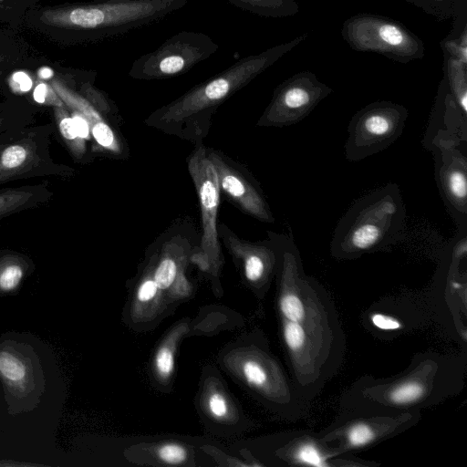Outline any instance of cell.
<instances>
[{
	"label": "cell",
	"instance_id": "obj_28",
	"mask_svg": "<svg viewBox=\"0 0 467 467\" xmlns=\"http://www.w3.org/2000/svg\"><path fill=\"white\" fill-rule=\"evenodd\" d=\"M243 373L246 381L255 387L264 386L267 379V376L262 366L253 360H248L244 363Z\"/></svg>",
	"mask_w": 467,
	"mask_h": 467
},
{
	"label": "cell",
	"instance_id": "obj_20",
	"mask_svg": "<svg viewBox=\"0 0 467 467\" xmlns=\"http://www.w3.org/2000/svg\"><path fill=\"white\" fill-rule=\"evenodd\" d=\"M444 79L459 110L467 118V64L443 53Z\"/></svg>",
	"mask_w": 467,
	"mask_h": 467
},
{
	"label": "cell",
	"instance_id": "obj_7",
	"mask_svg": "<svg viewBox=\"0 0 467 467\" xmlns=\"http://www.w3.org/2000/svg\"><path fill=\"white\" fill-rule=\"evenodd\" d=\"M408 109L389 100L372 102L351 118L344 150L349 161H358L386 150L402 134Z\"/></svg>",
	"mask_w": 467,
	"mask_h": 467
},
{
	"label": "cell",
	"instance_id": "obj_2",
	"mask_svg": "<svg viewBox=\"0 0 467 467\" xmlns=\"http://www.w3.org/2000/svg\"><path fill=\"white\" fill-rule=\"evenodd\" d=\"M187 1L72 4L42 8L30 16L41 29L61 30L65 41L93 42L158 22L182 8Z\"/></svg>",
	"mask_w": 467,
	"mask_h": 467
},
{
	"label": "cell",
	"instance_id": "obj_5",
	"mask_svg": "<svg viewBox=\"0 0 467 467\" xmlns=\"http://www.w3.org/2000/svg\"><path fill=\"white\" fill-rule=\"evenodd\" d=\"M341 36L354 50L409 63L425 56L423 41L402 23L376 14L359 13L345 20Z\"/></svg>",
	"mask_w": 467,
	"mask_h": 467
},
{
	"label": "cell",
	"instance_id": "obj_15",
	"mask_svg": "<svg viewBox=\"0 0 467 467\" xmlns=\"http://www.w3.org/2000/svg\"><path fill=\"white\" fill-rule=\"evenodd\" d=\"M54 192L47 182L0 189V222L50 202Z\"/></svg>",
	"mask_w": 467,
	"mask_h": 467
},
{
	"label": "cell",
	"instance_id": "obj_21",
	"mask_svg": "<svg viewBox=\"0 0 467 467\" xmlns=\"http://www.w3.org/2000/svg\"><path fill=\"white\" fill-rule=\"evenodd\" d=\"M237 8L251 14L272 18L287 17L299 12L295 0H226Z\"/></svg>",
	"mask_w": 467,
	"mask_h": 467
},
{
	"label": "cell",
	"instance_id": "obj_30",
	"mask_svg": "<svg viewBox=\"0 0 467 467\" xmlns=\"http://www.w3.org/2000/svg\"><path fill=\"white\" fill-rule=\"evenodd\" d=\"M155 366L160 376L168 378L174 366L172 352L167 348H161L156 355Z\"/></svg>",
	"mask_w": 467,
	"mask_h": 467
},
{
	"label": "cell",
	"instance_id": "obj_17",
	"mask_svg": "<svg viewBox=\"0 0 467 467\" xmlns=\"http://www.w3.org/2000/svg\"><path fill=\"white\" fill-rule=\"evenodd\" d=\"M185 241L181 236H174L163 245L152 276L159 289H167L178 280L181 284L185 283L181 273V265L186 254Z\"/></svg>",
	"mask_w": 467,
	"mask_h": 467
},
{
	"label": "cell",
	"instance_id": "obj_19",
	"mask_svg": "<svg viewBox=\"0 0 467 467\" xmlns=\"http://www.w3.org/2000/svg\"><path fill=\"white\" fill-rule=\"evenodd\" d=\"M38 109L28 100L11 98L0 103V132L26 128L36 121Z\"/></svg>",
	"mask_w": 467,
	"mask_h": 467
},
{
	"label": "cell",
	"instance_id": "obj_37",
	"mask_svg": "<svg viewBox=\"0 0 467 467\" xmlns=\"http://www.w3.org/2000/svg\"><path fill=\"white\" fill-rule=\"evenodd\" d=\"M160 1L165 2V3H172V2L184 1V0H160Z\"/></svg>",
	"mask_w": 467,
	"mask_h": 467
},
{
	"label": "cell",
	"instance_id": "obj_13",
	"mask_svg": "<svg viewBox=\"0 0 467 467\" xmlns=\"http://www.w3.org/2000/svg\"><path fill=\"white\" fill-rule=\"evenodd\" d=\"M48 84L69 110L79 113L86 119L90 135L100 149L113 154L120 151L118 138L103 114L77 90L74 80L57 76Z\"/></svg>",
	"mask_w": 467,
	"mask_h": 467
},
{
	"label": "cell",
	"instance_id": "obj_35",
	"mask_svg": "<svg viewBox=\"0 0 467 467\" xmlns=\"http://www.w3.org/2000/svg\"><path fill=\"white\" fill-rule=\"evenodd\" d=\"M7 60L8 57L0 46V87L2 85L4 78L5 77L7 71L11 67L10 63L7 62Z\"/></svg>",
	"mask_w": 467,
	"mask_h": 467
},
{
	"label": "cell",
	"instance_id": "obj_32",
	"mask_svg": "<svg viewBox=\"0 0 467 467\" xmlns=\"http://www.w3.org/2000/svg\"><path fill=\"white\" fill-rule=\"evenodd\" d=\"M158 286L152 278L145 279L139 286L137 296L140 301L147 302L152 299L158 291Z\"/></svg>",
	"mask_w": 467,
	"mask_h": 467
},
{
	"label": "cell",
	"instance_id": "obj_10",
	"mask_svg": "<svg viewBox=\"0 0 467 467\" xmlns=\"http://www.w3.org/2000/svg\"><path fill=\"white\" fill-rule=\"evenodd\" d=\"M188 171L200 203L202 236L200 250L192 259L202 268H210L219 260L221 248L217 231L220 189L214 167L206 148L197 144L188 161Z\"/></svg>",
	"mask_w": 467,
	"mask_h": 467
},
{
	"label": "cell",
	"instance_id": "obj_9",
	"mask_svg": "<svg viewBox=\"0 0 467 467\" xmlns=\"http://www.w3.org/2000/svg\"><path fill=\"white\" fill-rule=\"evenodd\" d=\"M462 138L438 130L424 142L433 153L435 175L444 203L460 227L467 223V154Z\"/></svg>",
	"mask_w": 467,
	"mask_h": 467
},
{
	"label": "cell",
	"instance_id": "obj_36",
	"mask_svg": "<svg viewBox=\"0 0 467 467\" xmlns=\"http://www.w3.org/2000/svg\"><path fill=\"white\" fill-rule=\"evenodd\" d=\"M131 1H138V0H100V2H109V3H127Z\"/></svg>",
	"mask_w": 467,
	"mask_h": 467
},
{
	"label": "cell",
	"instance_id": "obj_14",
	"mask_svg": "<svg viewBox=\"0 0 467 467\" xmlns=\"http://www.w3.org/2000/svg\"><path fill=\"white\" fill-rule=\"evenodd\" d=\"M218 236L236 257L242 260L244 274L250 282L265 278L277 263V251L268 237L261 243H251L233 233L225 224L217 223Z\"/></svg>",
	"mask_w": 467,
	"mask_h": 467
},
{
	"label": "cell",
	"instance_id": "obj_18",
	"mask_svg": "<svg viewBox=\"0 0 467 467\" xmlns=\"http://www.w3.org/2000/svg\"><path fill=\"white\" fill-rule=\"evenodd\" d=\"M59 134L72 159L77 163L89 161L86 140L80 135L70 110L60 99L51 105Z\"/></svg>",
	"mask_w": 467,
	"mask_h": 467
},
{
	"label": "cell",
	"instance_id": "obj_16",
	"mask_svg": "<svg viewBox=\"0 0 467 467\" xmlns=\"http://www.w3.org/2000/svg\"><path fill=\"white\" fill-rule=\"evenodd\" d=\"M36 269L33 259L21 252L0 250V297L16 294Z\"/></svg>",
	"mask_w": 467,
	"mask_h": 467
},
{
	"label": "cell",
	"instance_id": "obj_22",
	"mask_svg": "<svg viewBox=\"0 0 467 467\" xmlns=\"http://www.w3.org/2000/svg\"><path fill=\"white\" fill-rule=\"evenodd\" d=\"M421 9L439 21L451 18L454 20L453 26H461V22H466L467 0H404Z\"/></svg>",
	"mask_w": 467,
	"mask_h": 467
},
{
	"label": "cell",
	"instance_id": "obj_23",
	"mask_svg": "<svg viewBox=\"0 0 467 467\" xmlns=\"http://www.w3.org/2000/svg\"><path fill=\"white\" fill-rule=\"evenodd\" d=\"M424 394V386L417 381H406L395 387L390 400L398 405H406L420 400Z\"/></svg>",
	"mask_w": 467,
	"mask_h": 467
},
{
	"label": "cell",
	"instance_id": "obj_25",
	"mask_svg": "<svg viewBox=\"0 0 467 467\" xmlns=\"http://www.w3.org/2000/svg\"><path fill=\"white\" fill-rule=\"evenodd\" d=\"M284 338L287 348L296 353L301 351L306 343V331L301 323L285 320Z\"/></svg>",
	"mask_w": 467,
	"mask_h": 467
},
{
	"label": "cell",
	"instance_id": "obj_11",
	"mask_svg": "<svg viewBox=\"0 0 467 467\" xmlns=\"http://www.w3.org/2000/svg\"><path fill=\"white\" fill-rule=\"evenodd\" d=\"M332 91L315 73L298 72L276 87L256 125L276 128L294 125L308 116Z\"/></svg>",
	"mask_w": 467,
	"mask_h": 467
},
{
	"label": "cell",
	"instance_id": "obj_8",
	"mask_svg": "<svg viewBox=\"0 0 467 467\" xmlns=\"http://www.w3.org/2000/svg\"><path fill=\"white\" fill-rule=\"evenodd\" d=\"M210 36L195 31H181L157 49L135 59L129 76L140 80L165 79L182 75L218 50Z\"/></svg>",
	"mask_w": 467,
	"mask_h": 467
},
{
	"label": "cell",
	"instance_id": "obj_1",
	"mask_svg": "<svg viewBox=\"0 0 467 467\" xmlns=\"http://www.w3.org/2000/svg\"><path fill=\"white\" fill-rule=\"evenodd\" d=\"M307 36L305 33L288 42L239 59L155 110L145 123L166 133L200 142L207 135L212 116L221 104L304 42Z\"/></svg>",
	"mask_w": 467,
	"mask_h": 467
},
{
	"label": "cell",
	"instance_id": "obj_33",
	"mask_svg": "<svg viewBox=\"0 0 467 467\" xmlns=\"http://www.w3.org/2000/svg\"><path fill=\"white\" fill-rule=\"evenodd\" d=\"M208 406L210 412L217 418H222L227 413L226 400L219 393H213L209 398Z\"/></svg>",
	"mask_w": 467,
	"mask_h": 467
},
{
	"label": "cell",
	"instance_id": "obj_4",
	"mask_svg": "<svg viewBox=\"0 0 467 467\" xmlns=\"http://www.w3.org/2000/svg\"><path fill=\"white\" fill-rule=\"evenodd\" d=\"M58 374L51 350L33 335L0 337V387L10 416L37 409L50 396L51 377Z\"/></svg>",
	"mask_w": 467,
	"mask_h": 467
},
{
	"label": "cell",
	"instance_id": "obj_27",
	"mask_svg": "<svg viewBox=\"0 0 467 467\" xmlns=\"http://www.w3.org/2000/svg\"><path fill=\"white\" fill-rule=\"evenodd\" d=\"M295 459L304 464L312 466H327L326 459L312 444H304L295 452Z\"/></svg>",
	"mask_w": 467,
	"mask_h": 467
},
{
	"label": "cell",
	"instance_id": "obj_38",
	"mask_svg": "<svg viewBox=\"0 0 467 467\" xmlns=\"http://www.w3.org/2000/svg\"><path fill=\"white\" fill-rule=\"evenodd\" d=\"M6 0H0V7H5V2Z\"/></svg>",
	"mask_w": 467,
	"mask_h": 467
},
{
	"label": "cell",
	"instance_id": "obj_26",
	"mask_svg": "<svg viewBox=\"0 0 467 467\" xmlns=\"http://www.w3.org/2000/svg\"><path fill=\"white\" fill-rule=\"evenodd\" d=\"M374 438V430L365 423L355 424L347 432V441L351 447L368 445Z\"/></svg>",
	"mask_w": 467,
	"mask_h": 467
},
{
	"label": "cell",
	"instance_id": "obj_31",
	"mask_svg": "<svg viewBox=\"0 0 467 467\" xmlns=\"http://www.w3.org/2000/svg\"><path fill=\"white\" fill-rule=\"evenodd\" d=\"M371 322L381 330H397L401 327L398 319L379 313L371 316Z\"/></svg>",
	"mask_w": 467,
	"mask_h": 467
},
{
	"label": "cell",
	"instance_id": "obj_6",
	"mask_svg": "<svg viewBox=\"0 0 467 467\" xmlns=\"http://www.w3.org/2000/svg\"><path fill=\"white\" fill-rule=\"evenodd\" d=\"M54 126L31 125L0 150V185L16 181L56 177L67 180L75 169L57 162L50 152Z\"/></svg>",
	"mask_w": 467,
	"mask_h": 467
},
{
	"label": "cell",
	"instance_id": "obj_12",
	"mask_svg": "<svg viewBox=\"0 0 467 467\" xmlns=\"http://www.w3.org/2000/svg\"><path fill=\"white\" fill-rule=\"evenodd\" d=\"M206 152L214 167L220 192L244 213L273 223L275 217L254 178L223 152L207 148Z\"/></svg>",
	"mask_w": 467,
	"mask_h": 467
},
{
	"label": "cell",
	"instance_id": "obj_24",
	"mask_svg": "<svg viewBox=\"0 0 467 467\" xmlns=\"http://www.w3.org/2000/svg\"><path fill=\"white\" fill-rule=\"evenodd\" d=\"M455 37L448 36L441 42L443 53L467 64V26L456 33Z\"/></svg>",
	"mask_w": 467,
	"mask_h": 467
},
{
	"label": "cell",
	"instance_id": "obj_34",
	"mask_svg": "<svg viewBox=\"0 0 467 467\" xmlns=\"http://www.w3.org/2000/svg\"><path fill=\"white\" fill-rule=\"evenodd\" d=\"M27 128V127H26ZM26 128L11 129L0 132V150L11 141L14 138L19 135Z\"/></svg>",
	"mask_w": 467,
	"mask_h": 467
},
{
	"label": "cell",
	"instance_id": "obj_3",
	"mask_svg": "<svg viewBox=\"0 0 467 467\" xmlns=\"http://www.w3.org/2000/svg\"><path fill=\"white\" fill-rule=\"evenodd\" d=\"M406 209L396 183L379 187L356 200L335 227L331 254L355 259L382 249L401 237Z\"/></svg>",
	"mask_w": 467,
	"mask_h": 467
},
{
	"label": "cell",
	"instance_id": "obj_29",
	"mask_svg": "<svg viewBox=\"0 0 467 467\" xmlns=\"http://www.w3.org/2000/svg\"><path fill=\"white\" fill-rule=\"evenodd\" d=\"M158 454L160 458L170 464H179L185 461L187 453L183 447L178 444H165L162 445Z\"/></svg>",
	"mask_w": 467,
	"mask_h": 467
}]
</instances>
